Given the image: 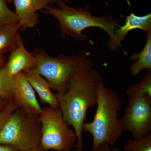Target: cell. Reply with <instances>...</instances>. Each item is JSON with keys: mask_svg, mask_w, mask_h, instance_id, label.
Instances as JSON below:
<instances>
[{"mask_svg": "<svg viewBox=\"0 0 151 151\" xmlns=\"http://www.w3.org/2000/svg\"><path fill=\"white\" fill-rule=\"evenodd\" d=\"M14 87V77L8 72L5 64L0 67V97L9 102L13 101Z\"/></svg>", "mask_w": 151, "mask_h": 151, "instance_id": "15", "label": "cell"}, {"mask_svg": "<svg viewBox=\"0 0 151 151\" xmlns=\"http://www.w3.org/2000/svg\"><path fill=\"white\" fill-rule=\"evenodd\" d=\"M20 27L18 23L0 25V57L7 52L12 51L17 46Z\"/></svg>", "mask_w": 151, "mask_h": 151, "instance_id": "13", "label": "cell"}, {"mask_svg": "<svg viewBox=\"0 0 151 151\" xmlns=\"http://www.w3.org/2000/svg\"><path fill=\"white\" fill-rule=\"evenodd\" d=\"M23 73L35 91L37 93L41 103L42 104H48L55 110L60 109L56 94L52 91L50 85L45 78L35 69L28 70Z\"/></svg>", "mask_w": 151, "mask_h": 151, "instance_id": "12", "label": "cell"}, {"mask_svg": "<svg viewBox=\"0 0 151 151\" xmlns=\"http://www.w3.org/2000/svg\"><path fill=\"white\" fill-rule=\"evenodd\" d=\"M7 3L8 4H11L13 2V0H6Z\"/></svg>", "mask_w": 151, "mask_h": 151, "instance_id": "26", "label": "cell"}, {"mask_svg": "<svg viewBox=\"0 0 151 151\" xmlns=\"http://www.w3.org/2000/svg\"><path fill=\"white\" fill-rule=\"evenodd\" d=\"M13 101L19 107L39 115L42 108L37 99L35 91L23 73L14 76Z\"/></svg>", "mask_w": 151, "mask_h": 151, "instance_id": "8", "label": "cell"}, {"mask_svg": "<svg viewBox=\"0 0 151 151\" xmlns=\"http://www.w3.org/2000/svg\"><path fill=\"white\" fill-rule=\"evenodd\" d=\"M147 42L142 50L130 57L132 60H136L130 66L132 75H137L144 69L151 70V32L147 33Z\"/></svg>", "mask_w": 151, "mask_h": 151, "instance_id": "14", "label": "cell"}, {"mask_svg": "<svg viewBox=\"0 0 151 151\" xmlns=\"http://www.w3.org/2000/svg\"><path fill=\"white\" fill-rule=\"evenodd\" d=\"M11 52L5 66L8 72L13 77L19 73L35 69L37 66V59L27 50L21 36L19 37L16 48Z\"/></svg>", "mask_w": 151, "mask_h": 151, "instance_id": "11", "label": "cell"}, {"mask_svg": "<svg viewBox=\"0 0 151 151\" xmlns=\"http://www.w3.org/2000/svg\"><path fill=\"white\" fill-rule=\"evenodd\" d=\"M9 102L0 97V112L5 109Z\"/></svg>", "mask_w": 151, "mask_h": 151, "instance_id": "22", "label": "cell"}, {"mask_svg": "<svg viewBox=\"0 0 151 151\" xmlns=\"http://www.w3.org/2000/svg\"><path fill=\"white\" fill-rule=\"evenodd\" d=\"M19 150L13 146L0 144V151H19Z\"/></svg>", "mask_w": 151, "mask_h": 151, "instance_id": "21", "label": "cell"}, {"mask_svg": "<svg viewBox=\"0 0 151 151\" xmlns=\"http://www.w3.org/2000/svg\"><path fill=\"white\" fill-rule=\"evenodd\" d=\"M64 2L67 3L69 1V0H62ZM56 0H49V5H52L56 2Z\"/></svg>", "mask_w": 151, "mask_h": 151, "instance_id": "25", "label": "cell"}, {"mask_svg": "<svg viewBox=\"0 0 151 151\" xmlns=\"http://www.w3.org/2000/svg\"><path fill=\"white\" fill-rule=\"evenodd\" d=\"M97 108L94 119L84 123L83 132L90 133L93 138L92 149L107 143L110 146L117 142L122 135L118 113L122 100L118 93L105 86L102 80L97 89Z\"/></svg>", "mask_w": 151, "mask_h": 151, "instance_id": "2", "label": "cell"}, {"mask_svg": "<svg viewBox=\"0 0 151 151\" xmlns=\"http://www.w3.org/2000/svg\"><path fill=\"white\" fill-rule=\"evenodd\" d=\"M56 6L47 5L44 13L55 18L60 24V35L65 38L66 35L76 40L87 39L82 34L83 31L89 27H99L105 31L109 37L113 36L114 31L119 25L110 13L102 17H96L90 12V6L74 8L68 6L62 0H56Z\"/></svg>", "mask_w": 151, "mask_h": 151, "instance_id": "3", "label": "cell"}, {"mask_svg": "<svg viewBox=\"0 0 151 151\" xmlns=\"http://www.w3.org/2000/svg\"><path fill=\"white\" fill-rule=\"evenodd\" d=\"M47 151H55V150H49Z\"/></svg>", "mask_w": 151, "mask_h": 151, "instance_id": "27", "label": "cell"}, {"mask_svg": "<svg viewBox=\"0 0 151 151\" xmlns=\"http://www.w3.org/2000/svg\"><path fill=\"white\" fill-rule=\"evenodd\" d=\"M42 124L40 145L45 150L71 151L77 137L63 117L60 110L50 106L42 108L39 115Z\"/></svg>", "mask_w": 151, "mask_h": 151, "instance_id": "6", "label": "cell"}, {"mask_svg": "<svg viewBox=\"0 0 151 151\" xmlns=\"http://www.w3.org/2000/svg\"><path fill=\"white\" fill-rule=\"evenodd\" d=\"M18 107V106L14 101H11L5 109L0 112V130L10 116Z\"/></svg>", "mask_w": 151, "mask_h": 151, "instance_id": "18", "label": "cell"}, {"mask_svg": "<svg viewBox=\"0 0 151 151\" xmlns=\"http://www.w3.org/2000/svg\"><path fill=\"white\" fill-rule=\"evenodd\" d=\"M19 151H47L45 150L42 147V146H41V145H40L38 147H37L35 148L30 149V150H19Z\"/></svg>", "mask_w": 151, "mask_h": 151, "instance_id": "23", "label": "cell"}, {"mask_svg": "<svg viewBox=\"0 0 151 151\" xmlns=\"http://www.w3.org/2000/svg\"><path fill=\"white\" fill-rule=\"evenodd\" d=\"M140 29L146 34L151 32V14L144 16H138L132 12L126 17L124 25H119L114 31L112 37L109 39L108 47L114 51L121 46V43L131 31Z\"/></svg>", "mask_w": 151, "mask_h": 151, "instance_id": "9", "label": "cell"}, {"mask_svg": "<svg viewBox=\"0 0 151 151\" xmlns=\"http://www.w3.org/2000/svg\"><path fill=\"white\" fill-rule=\"evenodd\" d=\"M124 151H151V133L140 138H134L127 141Z\"/></svg>", "mask_w": 151, "mask_h": 151, "instance_id": "16", "label": "cell"}, {"mask_svg": "<svg viewBox=\"0 0 151 151\" xmlns=\"http://www.w3.org/2000/svg\"><path fill=\"white\" fill-rule=\"evenodd\" d=\"M102 80L92 68L72 79L66 92L56 94L63 119L76 134V151L83 150V125L88 109L97 105V88Z\"/></svg>", "mask_w": 151, "mask_h": 151, "instance_id": "1", "label": "cell"}, {"mask_svg": "<svg viewBox=\"0 0 151 151\" xmlns=\"http://www.w3.org/2000/svg\"><path fill=\"white\" fill-rule=\"evenodd\" d=\"M6 56H5L4 55L1 57H0V67L5 65L6 63Z\"/></svg>", "mask_w": 151, "mask_h": 151, "instance_id": "24", "label": "cell"}, {"mask_svg": "<svg viewBox=\"0 0 151 151\" xmlns=\"http://www.w3.org/2000/svg\"><path fill=\"white\" fill-rule=\"evenodd\" d=\"M32 53L37 60L35 69L57 93L66 92L72 79L93 68L90 52L78 55H60L54 58L42 49L36 48Z\"/></svg>", "mask_w": 151, "mask_h": 151, "instance_id": "4", "label": "cell"}, {"mask_svg": "<svg viewBox=\"0 0 151 151\" xmlns=\"http://www.w3.org/2000/svg\"><path fill=\"white\" fill-rule=\"evenodd\" d=\"M90 151H122L117 147L111 148V146L107 143L103 144L99 146L97 148Z\"/></svg>", "mask_w": 151, "mask_h": 151, "instance_id": "20", "label": "cell"}, {"mask_svg": "<svg viewBox=\"0 0 151 151\" xmlns=\"http://www.w3.org/2000/svg\"><path fill=\"white\" fill-rule=\"evenodd\" d=\"M137 84L139 89L143 93L151 96V70H147L145 75L142 78L140 82Z\"/></svg>", "mask_w": 151, "mask_h": 151, "instance_id": "19", "label": "cell"}, {"mask_svg": "<svg viewBox=\"0 0 151 151\" xmlns=\"http://www.w3.org/2000/svg\"><path fill=\"white\" fill-rule=\"evenodd\" d=\"M13 2L22 31L35 27L39 22L37 12L49 5V0H13Z\"/></svg>", "mask_w": 151, "mask_h": 151, "instance_id": "10", "label": "cell"}, {"mask_svg": "<svg viewBox=\"0 0 151 151\" xmlns=\"http://www.w3.org/2000/svg\"><path fill=\"white\" fill-rule=\"evenodd\" d=\"M126 93L129 103L119 120L121 128L134 138L143 137L151 131V96L143 93L137 84L130 86Z\"/></svg>", "mask_w": 151, "mask_h": 151, "instance_id": "7", "label": "cell"}, {"mask_svg": "<svg viewBox=\"0 0 151 151\" xmlns=\"http://www.w3.org/2000/svg\"><path fill=\"white\" fill-rule=\"evenodd\" d=\"M41 131L39 115L18 107L0 130V144L19 150L35 148L40 145Z\"/></svg>", "mask_w": 151, "mask_h": 151, "instance_id": "5", "label": "cell"}, {"mask_svg": "<svg viewBox=\"0 0 151 151\" xmlns=\"http://www.w3.org/2000/svg\"><path fill=\"white\" fill-rule=\"evenodd\" d=\"M6 3V0H0V25L18 23V17L9 8Z\"/></svg>", "mask_w": 151, "mask_h": 151, "instance_id": "17", "label": "cell"}]
</instances>
